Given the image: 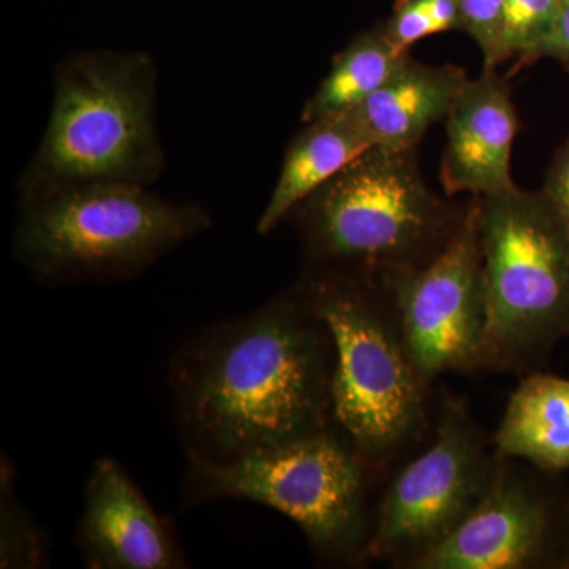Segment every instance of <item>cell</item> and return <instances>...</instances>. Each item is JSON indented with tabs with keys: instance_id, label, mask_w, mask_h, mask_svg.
<instances>
[{
	"instance_id": "cell-17",
	"label": "cell",
	"mask_w": 569,
	"mask_h": 569,
	"mask_svg": "<svg viewBox=\"0 0 569 569\" xmlns=\"http://www.w3.org/2000/svg\"><path fill=\"white\" fill-rule=\"evenodd\" d=\"M561 0H505V52L516 67L541 61V50L559 21Z\"/></svg>"
},
{
	"instance_id": "cell-6",
	"label": "cell",
	"mask_w": 569,
	"mask_h": 569,
	"mask_svg": "<svg viewBox=\"0 0 569 569\" xmlns=\"http://www.w3.org/2000/svg\"><path fill=\"white\" fill-rule=\"evenodd\" d=\"M478 208L488 321L477 373L541 372L569 337V231L542 190L516 186Z\"/></svg>"
},
{
	"instance_id": "cell-10",
	"label": "cell",
	"mask_w": 569,
	"mask_h": 569,
	"mask_svg": "<svg viewBox=\"0 0 569 569\" xmlns=\"http://www.w3.org/2000/svg\"><path fill=\"white\" fill-rule=\"evenodd\" d=\"M541 475L503 459L470 518L411 569L569 568V507Z\"/></svg>"
},
{
	"instance_id": "cell-1",
	"label": "cell",
	"mask_w": 569,
	"mask_h": 569,
	"mask_svg": "<svg viewBox=\"0 0 569 569\" xmlns=\"http://www.w3.org/2000/svg\"><path fill=\"white\" fill-rule=\"evenodd\" d=\"M335 367L328 326L299 282L206 329L168 376L186 452L223 462L331 426Z\"/></svg>"
},
{
	"instance_id": "cell-23",
	"label": "cell",
	"mask_w": 569,
	"mask_h": 569,
	"mask_svg": "<svg viewBox=\"0 0 569 569\" xmlns=\"http://www.w3.org/2000/svg\"><path fill=\"white\" fill-rule=\"evenodd\" d=\"M561 2H563V6H567V3H569V0H561Z\"/></svg>"
},
{
	"instance_id": "cell-21",
	"label": "cell",
	"mask_w": 569,
	"mask_h": 569,
	"mask_svg": "<svg viewBox=\"0 0 569 569\" xmlns=\"http://www.w3.org/2000/svg\"><path fill=\"white\" fill-rule=\"evenodd\" d=\"M541 190L569 231V138L553 157Z\"/></svg>"
},
{
	"instance_id": "cell-11",
	"label": "cell",
	"mask_w": 569,
	"mask_h": 569,
	"mask_svg": "<svg viewBox=\"0 0 569 569\" xmlns=\"http://www.w3.org/2000/svg\"><path fill=\"white\" fill-rule=\"evenodd\" d=\"M74 541L86 567L92 569L187 567L173 527L111 458L93 463Z\"/></svg>"
},
{
	"instance_id": "cell-22",
	"label": "cell",
	"mask_w": 569,
	"mask_h": 569,
	"mask_svg": "<svg viewBox=\"0 0 569 569\" xmlns=\"http://www.w3.org/2000/svg\"><path fill=\"white\" fill-rule=\"evenodd\" d=\"M541 59H553L569 69V3L561 9L556 29L542 47Z\"/></svg>"
},
{
	"instance_id": "cell-3",
	"label": "cell",
	"mask_w": 569,
	"mask_h": 569,
	"mask_svg": "<svg viewBox=\"0 0 569 569\" xmlns=\"http://www.w3.org/2000/svg\"><path fill=\"white\" fill-rule=\"evenodd\" d=\"M470 198L455 203L427 183L418 149L373 146L306 198L288 219L305 271L381 277L437 258L466 222Z\"/></svg>"
},
{
	"instance_id": "cell-15",
	"label": "cell",
	"mask_w": 569,
	"mask_h": 569,
	"mask_svg": "<svg viewBox=\"0 0 569 569\" xmlns=\"http://www.w3.org/2000/svg\"><path fill=\"white\" fill-rule=\"evenodd\" d=\"M503 459L522 460L548 473L569 468V378L523 376L492 436Z\"/></svg>"
},
{
	"instance_id": "cell-4",
	"label": "cell",
	"mask_w": 569,
	"mask_h": 569,
	"mask_svg": "<svg viewBox=\"0 0 569 569\" xmlns=\"http://www.w3.org/2000/svg\"><path fill=\"white\" fill-rule=\"evenodd\" d=\"M156 92L146 52L69 56L56 70L50 123L21 176V201L78 183L156 181L163 170Z\"/></svg>"
},
{
	"instance_id": "cell-5",
	"label": "cell",
	"mask_w": 569,
	"mask_h": 569,
	"mask_svg": "<svg viewBox=\"0 0 569 569\" xmlns=\"http://www.w3.org/2000/svg\"><path fill=\"white\" fill-rule=\"evenodd\" d=\"M187 503L247 500L293 520L313 553L336 567L369 563L376 507L370 490L380 477L336 422L310 436L211 460L186 452Z\"/></svg>"
},
{
	"instance_id": "cell-2",
	"label": "cell",
	"mask_w": 569,
	"mask_h": 569,
	"mask_svg": "<svg viewBox=\"0 0 569 569\" xmlns=\"http://www.w3.org/2000/svg\"><path fill=\"white\" fill-rule=\"evenodd\" d=\"M336 351L332 418L378 477L418 449L433 426L395 299L373 277L305 271L298 280Z\"/></svg>"
},
{
	"instance_id": "cell-14",
	"label": "cell",
	"mask_w": 569,
	"mask_h": 569,
	"mask_svg": "<svg viewBox=\"0 0 569 569\" xmlns=\"http://www.w3.org/2000/svg\"><path fill=\"white\" fill-rule=\"evenodd\" d=\"M467 81L458 66H430L410 54L358 111L377 146L418 149L427 132L447 119Z\"/></svg>"
},
{
	"instance_id": "cell-13",
	"label": "cell",
	"mask_w": 569,
	"mask_h": 569,
	"mask_svg": "<svg viewBox=\"0 0 569 569\" xmlns=\"http://www.w3.org/2000/svg\"><path fill=\"white\" fill-rule=\"evenodd\" d=\"M373 146L376 138L358 108L306 122L284 152L274 190L258 219V233L274 231L306 198Z\"/></svg>"
},
{
	"instance_id": "cell-9",
	"label": "cell",
	"mask_w": 569,
	"mask_h": 569,
	"mask_svg": "<svg viewBox=\"0 0 569 569\" xmlns=\"http://www.w3.org/2000/svg\"><path fill=\"white\" fill-rule=\"evenodd\" d=\"M391 291L408 350L430 387L448 373H477L488 321L478 198L466 222L430 263L381 277Z\"/></svg>"
},
{
	"instance_id": "cell-18",
	"label": "cell",
	"mask_w": 569,
	"mask_h": 569,
	"mask_svg": "<svg viewBox=\"0 0 569 569\" xmlns=\"http://www.w3.org/2000/svg\"><path fill=\"white\" fill-rule=\"evenodd\" d=\"M383 28L397 50L410 52L427 37L462 31L458 0H396Z\"/></svg>"
},
{
	"instance_id": "cell-20",
	"label": "cell",
	"mask_w": 569,
	"mask_h": 569,
	"mask_svg": "<svg viewBox=\"0 0 569 569\" xmlns=\"http://www.w3.org/2000/svg\"><path fill=\"white\" fill-rule=\"evenodd\" d=\"M462 31L481 51L485 70L507 62L505 52V0H458Z\"/></svg>"
},
{
	"instance_id": "cell-8",
	"label": "cell",
	"mask_w": 569,
	"mask_h": 569,
	"mask_svg": "<svg viewBox=\"0 0 569 569\" xmlns=\"http://www.w3.org/2000/svg\"><path fill=\"white\" fill-rule=\"evenodd\" d=\"M501 462L466 400L445 392L426 447L397 466L378 500L367 560L411 569L470 518Z\"/></svg>"
},
{
	"instance_id": "cell-19",
	"label": "cell",
	"mask_w": 569,
	"mask_h": 569,
	"mask_svg": "<svg viewBox=\"0 0 569 569\" xmlns=\"http://www.w3.org/2000/svg\"><path fill=\"white\" fill-rule=\"evenodd\" d=\"M10 471L2 473V568H39L47 563V545L32 519L14 501Z\"/></svg>"
},
{
	"instance_id": "cell-7",
	"label": "cell",
	"mask_w": 569,
	"mask_h": 569,
	"mask_svg": "<svg viewBox=\"0 0 569 569\" xmlns=\"http://www.w3.org/2000/svg\"><path fill=\"white\" fill-rule=\"evenodd\" d=\"M197 204L170 203L146 186L78 183L21 201L14 252L43 282L130 279L211 227Z\"/></svg>"
},
{
	"instance_id": "cell-16",
	"label": "cell",
	"mask_w": 569,
	"mask_h": 569,
	"mask_svg": "<svg viewBox=\"0 0 569 569\" xmlns=\"http://www.w3.org/2000/svg\"><path fill=\"white\" fill-rule=\"evenodd\" d=\"M408 56L410 52L397 50L391 43L383 24L358 33L335 56L328 74L307 100L302 121L312 122L361 107Z\"/></svg>"
},
{
	"instance_id": "cell-12",
	"label": "cell",
	"mask_w": 569,
	"mask_h": 569,
	"mask_svg": "<svg viewBox=\"0 0 569 569\" xmlns=\"http://www.w3.org/2000/svg\"><path fill=\"white\" fill-rule=\"evenodd\" d=\"M445 123L440 179L447 197H490L516 187L511 157L519 116L507 77L482 70L468 78Z\"/></svg>"
}]
</instances>
